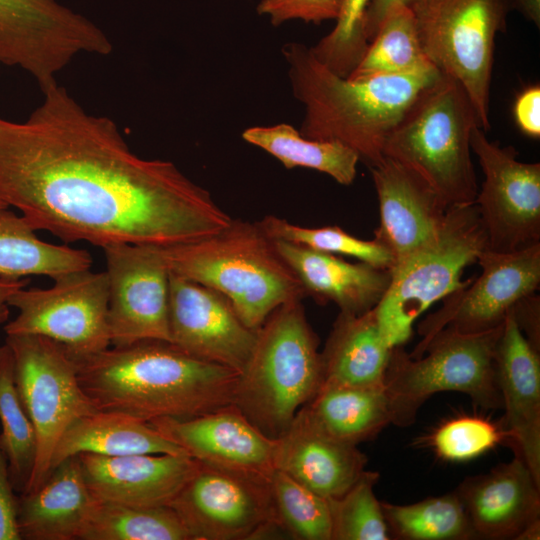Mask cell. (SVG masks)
Segmentation results:
<instances>
[{
	"mask_svg": "<svg viewBox=\"0 0 540 540\" xmlns=\"http://www.w3.org/2000/svg\"><path fill=\"white\" fill-rule=\"evenodd\" d=\"M21 123L0 118V200L65 242L171 246L232 217L172 162L144 159L117 124L55 83Z\"/></svg>",
	"mask_w": 540,
	"mask_h": 540,
	"instance_id": "1",
	"label": "cell"
},
{
	"mask_svg": "<svg viewBox=\"0 0 540 540\" xmlns=\"http://www.w3.org/2000/svg\"><path fill=\"white\" fill-rule=\"evenodd\" d=\"M76 362L80 385L97 410L146 422L191 418L233 404L239 375L164 340L112 346Z\"/></svg>",
	"mask_w": 540,
	"mask_h": 540,
	"instance_id": "2",
	"label": "cell"
},
{
	"mask_svg": "<svg viewBox=\"0 0 540 540\" xmlns=\"http://www.w3.org/2000/svg\"><path fill=\"white\" fill-rule=\"evenodd\" d=\"M282 52L293 95L305 107L300 134L341 143L370 168L383 160L384 142L410 105L441 74L431 68L350 79L331 71L302 43H287Z\"/></svg>",
	"mask_w": 540,
	"mask_h": 540,
	"instance_id": "3",
	"label": "cell"
},
{
	"mask_svg": "<svg viewBox=\"0 0 540 540\" xmlns=\"http://www.w3.org/2000/svg\"><path fill=\"white\" fill-rule=\"evenodd\" d=\"M154 247L170 274L226 296L253 330L281 304L305 297L296 275L258 222L232 218L208 237Z\"/></svg>",
	"mask_w": 540,
	"mask_h": 540,
	"instance_id": "4",
	"label": "cell"
},
{
	"mask_svg": "<svg viewBox=\"0 0 540 540\" xmlns=\"http://www.w3.org/2000/svg\"><path fill=\"white\" fill-rule=\"evenodd\" d=\"M319 340L302 299L273 310L238 375L234 405L262 433L279 438L323 383Z\"/></svg>",
	"mask_w": 540,
	"mask_h": 540,
	"instance_id": "5",
	"label": "cell"
},
{
	"mask_svg": "<svg viewBox=\"0 0 540 540\" xmlns=\"http://www.w3.org/2000/svg\"><path fill=\"white\" fill-rule=\"evenodd\" d=\"M477 126L464 88L441 73L390 132L383 156L417 172L448 206L472 204L479 189L470 138Z\"/></svg>",
	"mask_w": 540,
	"mask_h": 540,
	"instance_id": "6",
	"label": "cell"
},
{
	"mask_svg": "<svg viewBox=\"0 0 540 540\" xmlns=\"http://www.w3.org/2000/svg\"><path fill=\"white\" fill-rule=\"evenodd\" d=\"M487 249L475 203L452 205L437 230L395 261L391 281L374 308L380 332L391 348L405 344L413 324L432 304L466 285L464 269Z\"/></svg>",
	"mask_w": 540,
	"mask_h": 540,
	"instance_id": "7",
	"label": "cell"
},
{
	"mask_svg": "<svg viewBox=\"0 0 540 540\" xmlns=\"http://www.w3.org/2000/svg\"><path fill=\"white\" fill-rule=\"evenodd\" d=\"M502 327L477 334L445 327L419 358L410 357L403 345L392 347L384 378L391 423L410 426L424 402L438 392L467 394L483 409L502 408L494 361Z\"/></svg>",
	"mask_w": 540,
	"mask_h": 540,
	"instance_id": "8",
	"label": "cell"
},
{
	"mask_svg": "<svg viewBox=\"0 0 540 540\" xmlns=\"http://www.w3.org/2000/svg\"><path fill=\"white\" fill-rule=\"evenodd\" d=\"M411 8L427 58L464 88L487 131L495 39L508 0H419Z\"/></svg>",
	"mask_w": 540,
	"mask_h": 540,
	"instance_id": "9",
	"label": "cell"
},
{
	"mask_svg": "<svg viewBox=\"0 0 540 540\" xmlns=\"http://www.w3.org/2000/svg\"><path fill=\"white\" fill-rule=\"evenodd\" d=\"M15 379L36 438V456L26 490L38 488L51 471L55 447L79 418L97 411L78 379L76 360L62 344L40 335H6Z\"/></svg>",
	"mask_w": 540,
	"mask_h": 540,
	"instance_id": "10",
	"label": "cell"
},
{
	"mask_svg": "<svg viewBox=\"0 0 540 540\" xmlns=\"http://www.w3.org/2000/svg\"><path fill=\"white\" fill-rule=\"evenodd\" d=\"M53 281L50 288L23 287L10 296L8 304L18 314L4 326L6 335L47 337L75 360L109 348L106 272L74 271Z\"/></svg>",
	"mask_w": 540,
	"mask_h": 540,
	"instance_id": "11",
	"label": "cell"
},
{
	"mask_svg": "<svg viewBox=\"0 0 540 540\" xmlns=\"http://www.w3.org/2000/svg\"><path fill=\"white\" fill-rule=\"evenodd\" d=\"M481 274L443 298L442 306L418 325L420 342L409 353L422 356L432 337L445 327L477 334L503 325L522 298L540 286V243L513 252L482 251L477 262Z\"/></svg>",
	"mask_w": 540,
	"mask_h": 540,
	"instance_id": "12",
	"label": "cell"
},
{
	"mask_svg": "<svg viewBox=\"0 0 540 540\" xmlns=\"http://www.w3.org/2000/svg\"><path fill=\"white\" fill-rule=\"evenodd\" d=\"M470 145L484 174L474 203L487 249L513 252L540 243V164L519 161L512 146L488 140L479 126Z\"/></svg>",
	"mask_w": 540,
	"mask_h": 540,
	"instance_id": "13",
	"label": "cell"
},
{
	"mask_svg": "<svg viewBox=\"0 0 540 540\" xmlns=\"http://www.w3.org/2000/svg\"><path fill=\"white\" fill-rule=\"evenodd\" d=\"M169 507L190 540L256 539L279 530L270 482L200 462Z\"/></svg>",
	"mask_w": 540,
	"mask_h": 540,
	"instance_id": "14",
	"label": "cell"
},
{
	"mask_svg": "<svg viewBox=\"0 0 540 540\" xmlns=\"http://www.w3.org/2000/svg\"><path fill=\"white\" fill-rule=\"evenodd\" d=\"M102 249L108 279L111 346L142 340L171 342L170 273L155 247L112 244Z\"/></svg>",
	"mask_w": 540,
	"mask_h": 540,
	"instance_id": "15",
	"label": "cell"
},
{
	"mask_svg": "<svg viewBox=\"0 0 540 540\" xmlns=\"http://www.w3.org/2000/svg\"><path fill=\"white\" fill-rule=\"evenodd\" d=\"M171 342L202 360L238 373L247 363L257 338L229 299L218 291L170 274Z\"/></svg>",
	"mask_w": 540,
	"mask_h": 540,
	"instance_id": "16",
	"label": "cell"
},
{
	"mask_svg": "<svg viewBox=\"0 0 540 540\" xmlns=\"http://www.w3.org/2000/svg\"><path fill=\"white\" fill-rule=\"evenodd\" d=\"M149 423L202 464L268 482L276 470L277 439L262 433L234 404L191 418Z\"/></svg>",
	"mask_w": 540,
	"mask_h": 540,
	"instance_id": "17",
	"label": "cell"
},
{
	"mask_svg": "<svg viewBox=\"0 0 540 540\" xmlns=\"http://www.w3.org/2000/svg\"><path fill=\"white\" fill-rule=\"evenodd\" d=\"M455 492L476 539H539L540 483L520 455L466 478Z\"/></svg>",
	"mask_w": 540,
	"mask_h": 540,
	"instance_id": "18",
	"label": "cell"
},
{
	"mask_svg": "<svg viewBox=\"0 0 540 540\" xmlns=\"http://www.w3.org/2000/svg\"><path fill=\"white\" fill-rule=\"evenodd\" d=\"M498 387L505 415L500 427L540 483V357L511 312L495 355Z\"/></svg>",
	"mask_w": 540,
	"mask_h": 540,
	"instance_id": "19",
	"label": "cell"
},
{
	"mask_svg": "<svg viewBox=\"0 0 540 540\" xmlns=\"http://www.w3.org/2000/svg\"><path fill=\"white\" fill-rule=\"evenodd\" d=\"M78 457L96 499L136 507L169 506L199 464L186 454Z\"/></svg>",
	"mask_w": 540,
	"mask_h": 540,
	"instance_id": "20",
	"label": "cell"
},
{
	"mask_svg": "<svg viewBox=\"0 0 540 540\" xmlns=\"http://www.w3.org/2000/svg\"><path fill=\"white\" fill-rule=\"evenodd\" d=\"M370 169L380 213L374 239L395 263L437 230L450 206L423 177L394 159L384 157Z\"/></svg>",
	"mask_w": 540,
	"mask_h": 540,
	"instance_id": "21",
	"label": "cell"
},
{
	"mask_svg": "<svg viewBox=\"0 0 540 540\" xmlns=\"http://www.w3.org/2000/svg\"><path fill=\"white\" fill-rule=\"evenodd\" d=\"M278 254L296 275L305 296L319 304L334 303L340 312L360 315L377 306L391 281V272L303 245L273 240Z\"/></svg>",
	"mask_w": 540,
	"mask_h": 540,
	"instance_id": "22",
	"label": "cell"
},
{
	"mask_svg": "<svg viewBox=\"0 0 540 540\" xmlns=\"http://www.w3.org/2000/svg\"><path fill=\"white\" fill-rule=\"evenodd\" d=\"M367 457L313 426L299 410L277 438L275 468L326 499L341 497L364 472Z\"/></svg>",
	"mask_w": 540,
	"mask_h": 540,
	"instance_id": "23",
	"label": "cell"
},
{
	"mask_svg": "<svg viewBox=\"0 0 540 540\" xmlns=\"http://www.w3.org/2000/svg\"><path fill=\"white\" fill-rule=\"evenodd\" d=\"M97 501L85 481L78 455L66 458L38 488L18 494L20 538L80 539Z\"/></svg>",
	"mask_w": 540,
	"mask_h": 540,
	"instance_id": "24",
	"label": "cell"
},
{
	"mask_svg": "<svg viewBox=\"0 0 540 540\" xmlns=\"http://www.w3.org/2000/svg\"><path fill=\"white\" fill-rule=\"evenodd\" d=\"M391 349L374 308L360 315L340 312L321 352L322 384L383 386Z\"/></svg>",
	"mask_w": 540,
	"mask_h": 540,
	"instance_id": "25",
	"label": "cell"
},
{
	"mask_svg": "<svg viewBox=\"0 0 540 540\" xmlns=\"http://www.w3.org/2000/svg\"><path fill=\"white\" fill-rule=\"evenodd\" d=\"M81 453L107 457L186 454L149 422L121 412L100 410L79 418L67 428L55 447L51 470L66 458Z\"/></svg>",
	"mask_w": 540,
	"mask_h": 540,
	"instance_id": "26",
	"label": "cell"
},
{
	"mask_svg": "<svg viewBox=\"0 0 540 540\" xmlns=\"http://www.w3.org/2000/svg\"><path fill=\"white\" fill-rule=\"evenodd\" d=\"M300 410L324 434L355 446L373 439L391 424L384 385L322 384Z\"/></svg>",
	"mask_w": 540,
	"mask_h": 540,
	"instance_id": "27",
	"label": "cell"
},
{
	"mask_svg": "<svg viewBox=\"0 0 540 540\" xmlns=\"http://www.w3.org/2000/svg\"><path fill=\"white\" fill-rule=\"evenodd\" d=\"M92 263L89 252L47 243L36 236L21 215L0 209V276L44 275L53 279L90 269Z\"/></svg>",
	"mask_w": 540,
	"mask_h": 540,
	"instance_id": "28",
	"label": "cell"
},
{
	"mask_svg": "<svg viewBox=\"0 0 540 540\" xmlns=\"http://www.w3.org/2000/svg\"><path fill=\"white\" fill-rule=\"evenodd\" d=\"M242 137L277 158L288 169H314L342 185L352 184L356 177L359 157L353 150L338 142L305 138L289 124L251 127L242 133Z\"/></svg>",
	"mask_w": 540,
	"mask_h": 540,
	"instance_id": "29",
	"label": "cell"
},
{
	"mask_svg": "<svg viewBox=\"0 0 540 540\" xmlns=\"http://www.w3.org/2000/svg\"><path fill=\"white\" fill-rule=\"evenodd\" d=\"M431 68L436 67L424 53L412 8L398 4L387 11L362 59L347 78L411 74Z\"/></svg>",
	"mask_w": 540,
	"mask_h": 540,
	"instance_id": "30",
	"label": "cell"
},
{
	"mask_svg": "<svg viewBox=\"0 0 540 540\" xmlns=\"http://www.w3.org/2000/svg\"><path fill=\"white\" fill-rule=\"evenodd\" d=\"M381 507L391 539H476L455 490L407 505L381 502Z\"/></svg>",
	"mask_w": 540,
	"mask_h": 540,
	"instance_id": "31",
	"label": "cell"
},
{
	"mask_svg": "<svg viewBox=\"0 0 540 540\" xmlns=\"http://www.w3.org/2000/svg\"><path fill=\"white\" fill-rule=\"evenodd\" d=\"M0 425L11 483L21 494L33 471L36 438L17 388L13 353L6 342L0 345Z\"/></svg>",
	"mask_w": 540,
	"mask_h": 540,
	"instance_id": "32",
	"label": "cell"
},
{
	"mask_svg": "<svg viewBox=\"0 0 540 540\" xmlns=\"http://www.w3.org/2000/svg\"><path fill=\"white\" fill-rule=\"evenodd\" d=\"M80 540H190L169 506L136 507L97 501Z\"/></svg>",
	"mask_w": 540,
	"mask_h": 540,
	"instance_id": "33",
	"label": "cell"
},
{
	"mask_svg": "<svg viewBox=\"0 0 540 540\" xmlns=\"http://www.w3.org/2000/svg\"><path fill=\"white\" fill-rule=\"evenodd\" d=\"M270 489L279 530L299 540H331L329 499L275 470Z\"/></svg>",
	"mask_w": 540,
	"mask_h": 540,
	"instance_id": "34",
	"label": "cell"
},
{
	"mask_svg": "<svg viewBox=\"0 0 540 540\" xmlns=\"http://www.w3.org/2000/svg\"><path fill=\"white\" fill-rule=\"evenodd\" d=\"M258 223L272 240L287 241L322 252L354 257L379 268L390 269L394 264L392 254L377 240L357 238L338 226L303 227L275 215H266Z\"/></svg>",
	"mask_w": 540,
	"mask_h": 540,
	"instance_id": "35",
	"label": "cell"
},
{
	"mask_svg": "<svg viewBox=\"0 0 540 540\" xmlns=\"http://www.w3.org/2000/svg\"><path fill=\"white\" fill-rule=\"evenodd\" d=\"M379 474L367 471L341 497L329 499L331 540H390V534L373 487Z\"/></svg>",
	"mask_w": 540,
	"mask_h": 540,
	"instance_id": "36",
	"label": "cell"
},
{
	"mask_svg": "<svg viewBox=\"0 0 540 540\" xmlns=\"http://www.w3.org/2000/svg\"><path fill=\"white\" fill-rule=\"evenodd\" d=\"M370 1L341 0L333 30L310 47L317 60L339 76L348 77L368 47L365 15Z\"/></svg>",
	"mask_w": 540,
	"mask_h": 540,
	"instance_id": "37",
	"label": "cell"
},
{
	"mask_svg": "<svg viewBox=\"0 0 540 540\" xmlns=\"http://www.w3.org/2000/svg\"><path fill=\"white\" fill-rule=\"evenodd\" d=\"M57 0H0V57L19 53L52 24Z\"/></svg>",
	"mask_w": 540,
	"mask_h": 540,
	"instance_id": "38",
	"label": "cell"
},
{
	"mask_svg": "<svg viewBox=\"0 0 540 540\" xmlns=\"http://www.w3.org/2000/svg\"><path fill=\"white\" fill-rule=\"evenodd\" d=\"M503 439L505 435L500 425L464 416L440 426L432 436V446L445 460L464 461L483 454Z\"/></svg>",
	"mask_w": 540,
	"mask_h": 540,
	"instance_id": "39",
	"label": "cell"
},
{
	"mask_svg": "<svg viewBox=\"0 0 540 540\" xmlns=\"http://www.w3.org/2000/svg\"><path fill=\"white\" fill-rule=\"evenodd\" d=\"M340 4L341 0H262L257 11L276 26L292 19L320 23L336 19Z\"/></svg>",
	"mask_w": 540,
	"mask_h": 540,
	"instance_id": "40",
	"label": "cell"
},
{
	"mask_svg": "<svg viewBox=\"0 0 540 540\" xmlns=\"http://www.w3.org/2000/svg\"><path fill=\"white\" fill-rule=\"evenodd\" d=\"M17 499L0 440V540H21L17 525Z\"/></svg>",
	"mask_w": 540,
	"mask_h": 540,
	"instance_id": "41",
	"label": "cell"
},
{
	"mask_svg": "<svg viewBox=\"0 0 540 540\" xmlns=\"http://www.w3.org/2000/svg\"><path fill=\"white\" fill-rule=\"evenodd\" d=\"M514 118L519 129L529 137L540 136V87L533 85L523 90L514 104Z\"/></svg>",
	"mask_w": 540,
	"mask_h": 540,
	"instance_id": "42",
	"label": "cell"
},
{
	"mask_svg": "<svg viewBox=\"0 0 540 540\" xmlns=\"http://www.w3.org/2000/svg\"><path fill=\"white\" fill-rule=\"evenodd\" d=\"M512 313L525 337L539 349V296L534 293L522 298L513 307Z\"/></svg>",
	"mask_w": 540,
	"mask_h": 540,
	"instance_id": "43",
	"label": "cell"
},
{
	"mask_svg": "<svg viewBox=\"0 0 540 540\" xmlns=\"http://www.w3.org/2000/svg\"><path fill=\"white\" fill-rule=\"evenodd\" d=\"M419 0H371L365 15V35L370 42L383 17L387 11L394 5H406L412 7Z\"/></svg>",
	"mask_w": 540,
	"mask_h": 540,
	"instance_id": "44",
	"label": "cell"
},
{
	"mask_svg": "<svg viewBox=\"0 0 540 540\" xmlns=\"http://www.w3.org/2000/svg\"><path fill=\"white\" fill-rule=\"evenodd\" d=\"M27 278H11L0 276V325L7 321L9 316L8 300L17 290L26 287Z\"/></svg>",
	"mask_w": 540,
	"mask_h": 540,
	"instance_id": "45",
	"label": "cell"
},
{
	"mask_svg": "<svg viewBox=\"0 0 540 540\" xmlns=\"http://www.w3.org/2000/svg\"><path fill=\"white\" fill-rule=\"evenodd\" d=\"M513 2L515 7L524 15V17L539 28L540 0H513Z\"/></svg>",
	"mask_w": 540,
	"mask_h": 540,
	"instance_id": "46",
	"label": "cell"
},
{
	"mask_svg": "<svg viewBox=\"0 0 540 540\" xmlns=\"http://www.w3.org/2000/svg\"><path fill=\"white\" fill-rule=\"evenodd\" d=\"M8 208V206L0 200V209Z\"/></svg>",
	"mask_w": 540,
	"mask_h": 540,
	"instance_id": "47",
	"label": "cell"
}]
</instances>
